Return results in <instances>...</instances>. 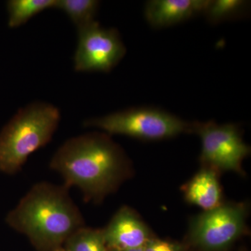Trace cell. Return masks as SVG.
Wrapping results in <instances>:
<instances>
[{
  "label": "cell",
  "mask_w": 251,
  "mask_h": 251,
  "mask_svg": "<svg viewBox=\"0 0 251 251\" xmlns=\"http://www.w3.org/2000/svg\"><path fill=\"white\" fill-rule=\"evenodd\" d=\"M103 234L108 249L125 251L143 248L150 240V232L134 211L127 206L113 216Z\"/></svg>",
  "instance_id": "ba28073f"
},
{
  "label": "cell",
  "mask_w": 251,
  "mask_h": 251,
  "mask_svg": "<svg viewBox=\"0 0 251 251\" xmlns=\"http://www.w3.org/2000/svg\"><path fill=\"white\" fill-rule=\"evenodd\" d=\"M250 3L244 0H210L204 16L211 24L242 18L249 11Z\"/></svg>",
  "instance_id": "7c38bea8"
},
{
  "label": "cell",
  "mask_w": 251,
  "mask_h": 251,
  "mask_svg": "<svg viewBox=\"0 0 251 251\" xmlns=\"http://www.w3.org/2000/svg\"><path fill=\"white\" fill-rule=\"evenodd\" d=\"M126 52L120 34L114 28L102 27L94 21L78 28V43L74 56L75 70L110 72Z\"/></svg>",
  "instance_id": "52a82bcc"
},
{
  "label": "cell",
  "mask_w": 251,
  "mask_h": 251,
  "mask_svg": "<svg viewBox=\"0 0 251 251\" xmlns=\"http://www.w3.org/2000/svg\"><path fill=\"white\" fill-rule=\"evenodd\" d=\"M186 201L204 211L221 204V187L215 170L205 167L188 183L185 191Z\"/></svg>",
  "instance_id": "30bf717a"
},
{
  "label": "cell",
  "mask_w": 251,
  "mask_h": 251,
  "mask_svg": "<svg viewBox=\"0 0 251 251\" xmlns=\"http://www.w3.org/2000/svg\"><path fill=\"white\" fill-rule=\"evenodd\" d=\"M192 132L201 138V160L207 167L242 173L243 160L249 156L251 148L243 140L237 125L193 122Z\"/></svg>",
  "instance_id": "5b68a950"
},
{
  "label": "cell",
  "mask_w": 251,
  "mask_h": 251,
  "mask_svg": "<svg viewBox=\"0 0 251 251\" xmlns=\"http://www.w3.org/2000/svg\"><path fill=\"white\" fill-rule=\"evenodd\" d=\"M6 221L42 251L60 247L85 224L68 188L47 182L33 186L9 212Z\"/></svg>",
  "instance_id": "7a4b0ae2"
},
{
  "label": "cell",
  "mask_w": 251,
  "mask_h": 251,
  "mask_svg": "<svg viewBox=\"0 0 251 251\" xmlns=\"http://www.w3.org/2000/svg\"><path fill=\"white\" fill-rule=\"evenodd\" d=\"M210 0H150L145 6V17L156 29L171 27L204 15Z\"/></svg>",
  "instance_id": "9c48e42d"
},
{
  "label": "cell",
  "mask_w": 251,
  "mask_h": 251,
  "mask_svg": "<svg viewBox=\"0 0 251 251\" xmlns=\"http://www.w3.org/2000/svg\"><path fill=\"white\" fill-rule=\"evenodd\" d=\"M60 120L59 109L34 103L21 109L0 132V171L13 175L28 157L52 139Z\"/></svg>",
  "instance_id": "3957f363"
},
{
  "label": "cell",
  "mask_w": 251,
  "mask_h": 251,
  "mask_svg": "<svg viewBox=\"0 0 251 251\" xmlns=\"http://www.w3.org/2000/svg\"><path fill=\"white\" fill-rule=\"evenodd\" d=\"M58 0H11L7 2L10 27H18L46 9L57 7Z\"/></svg>",
  "instance_id": "8fae6325"
},
{
  "label": "cell",
  "mask_w": 251,
  "mask_h": 251,
  "mask_svg": "<svg viewBox=\"0 0 251 251\" xmlns=\"http://www.w3.org/2000/svg\"><path fill=\"white\" fill-rule=\"evenodd\" d=\"M125 251H144L143 248H139V249H131V250H127Z\"/></svg>",
  "instance_id": "2e32d148"
},
{
  "label": "cell",
  "mask_w": 251,
  "mask_h": 251,
  "mask_svg": "<svg viewBox=\"0 0 251 251\" xmlns=\"http://www.w3.org/2000/svg\"><path fill=\"white\" fill-rule=\"evenodd\" d=\"M99 4L96 0H58L56 8L67 14L79 28L95 21Z\"/></svg>",
  "instance_id": "4fadbf2b"
},
{
  "label": "cell",
  "mask_w": 251,
  "mask_h": 251,
  "mask_svg": "<svg viewBox=\"0 0 251 251\" xmlns=\"http://www.w3.org/2000/svg\"><path fill=\"white\" fill-rule=\"evenodd\" d=\"M109 134L123 135L143 140H161L192 132V123L162 109L137 107L114 112L85 122Z\"/></svg>",
  "instance_id": "277c9868"
},
{
  "label": "cell",
  "mask_w": 251,
  "mask_h": 251,
  "mask_svg": "<svg viewBox=\"0 0 251 251\" xmlns=\"http://www.w3.org/2000/svg\"><path fill=\"white\" fill-rule=\"evenodd\" d=\"M246 217L243 204H221L193 220L190 227V240L204 251L225 250L244 232Z\"/></svg>",
  "instance_id": "8992f818"
},
{
  "label": "cell",
  "mask_w": 251,
  "mask_h": 251,
  "mask_svg": "<svg viewBox=\"0 0 251 251\" xmlns=\"http://www.w3.org/2000/svg\"><path fill=\"white\" fill-rule=\"evenodd\" d=\"M66 242V249L69 251H111L105 243L103 231L85 226L77 229Z\"/></svg>",
  "instance_id": "5bb4252c"
},
{
  "label": "cell",
  "mask_w": 251,
  "mask_h": 251,
  "mask_svg": "<svg viewBox=\"0 0 251 251\" xmlns=\"http://www.w3.org/2000/svg\"><path fill=\"white\" fill-rule=\"evenodd\" d=\"M51 169L62 175L64 186H76L85 201H98L125 179L128 161L121 148L105 133L71 138L52 157Z\"/></svg>",
  "instance_id": "6da1fadb"
},
{
  "label": "cell",
  "mask_w": 251,
  "mask_h": 251,
  "mask_svg": "<svg viewBox=\"0 0 251 251\" xmlns=\"http://www.w3.org/2000/svg\"><path fill=\"white\" fill-rule=\"evenodd\" d=\"M53 251H69L67 250L66 249H63V248L59 247L57 248V249H56L55 250H54Z\"/></svg>",
  "instance_id": "e0dca14e"
},
{
  "label": "cell",
  "mask_w": 251,
  "mask_h": 251,
  "mask_svg": "<svg viewBox=\"0 0 251 251\" xmlns=\"http://www.w3.org/2000/svg\"><path fill=\"white\" fill-rule=\"evenodd\" d=\"M143 248L144 251H179L181 249L177 244L158 239H150Z\"/></svg>",
  "instance_id": "9a60e30c"
}]
</instances>
